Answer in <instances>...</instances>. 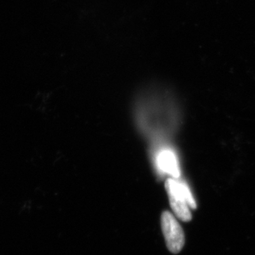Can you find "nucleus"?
Wrapping results in <instances>:
<instances>
[{
  "instance_id": "obj_2",
  "label": "nucleus",
  "mask_w": 255,
  "mask_h": 255,
  "mask_svg": "<svg viewBox=\"0 0 255 255\" xmlns=\"http://www.w3.org/2000/svg\"><path fill=\"white\" fill-rule=\"evenodd\" d=\"M161 224L167 248L172 253H179L185 244L184 232L182 226L168 211L162 213Z\"/></svg>"
},
{
  "instance_id": "obj_3",
  "label": "nucleus",
  "mask_w": 255,
  "mask_h": 255,
  "mask_svg": "<svg viewBox=\"0 0 255 255\" xmlns=\"http://www.w3.org/2000/svg\"><path fill=\"white\" fill-rule=\"evenodd\" d=\"M157 164L159 169L164 173L171 175L174 178L179 177V163L172 150L162 149L160 151L157 157Z\"/></svg>"
},
{
  "instance_id": "obj_1",
  "label": "nucleus",
  "mask_w": 255,
  "mask_h": 255,
  "mask_svg": "<svg viewBox=\"0 0 255 255\" xmlns=\"http://www.w3.org/2000/svg\"><path fill=\"white\" fill-rule=\"evenodd\" d=\"M165 187L175 215L182 221H191L192 216L190 208L196 209V204L189 187L185 182L174 178H168Z\"/></svg>"
}]
</instances>
